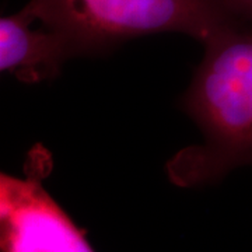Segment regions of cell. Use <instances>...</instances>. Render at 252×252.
Segmentation results:
<instances>
[{"mask_svg": "<svg viewBox=\"0 0 252 252\" xmlns=\"http://www.w3.org/2000/svg\"><path fill=\"white\" fill-rule=\"evenodd\" d=\"M181 107L202 142L174 154L168 180L181 188L212 185L252 165V28L241 23L212 36Z\"/></svg>", "mask_w": 252, "mask_h": 252, "instance_id": "cell-1", "label": "cell"}, {"mask_svg": "<svg viewBox=\"0 0 252 252\" xmlns=\"http://www.w3.org/2000/svg\"><path fill=\"white\" fill-rule=\"evenodd\" d=\"M237 17L252 23V0H224Z\"/></svg>", "mask_w": 252, "mask_h": 252, "instance_id": "cell-5", "label": "cell"}, {"mask_svg": "<svg viewBox=\"0 0 252 252\" xmlns=\"http://www.w3.org/2000/svg\"><path fill=\"white\" fill-rule=\"evenodd\" d=\"M77 56L107 54L129 39L180 32L202 44L241 23L224 0H30Z\"/></svg>", "mask_w": 252, "mask_h": 252, "instance_id": "cell-2", "label": "cell"}, {"mask_svg": "<svg viewBox=\"0 0 252 252\" xmlns=\"http://www.w3.org/2000/svg\"><path fill=\"white\" fill-rule=\"evenodd\" d=\"M76 56L69 39L38 17L30 1L0 18V70L21 83L52 80Z\"/></svg>", "mask_w": 252, "mask_h": 252, "instance_id": "cell-4", "label": "cell"}, {"mask_svg": "<svg viewBox=\"0 0 252 252\" xmlns=\"http://www.w3.org/2000/svg\"><path fill=\"white\" fill-rule=\"evenodd\" d=\"M49 161L45 149L36 147L24 177L0 174V252H95L44 187Z\"/></svg>", "mask_w": 252, "mask_h": 252, "instance_id": "cell-3", "label": "cell"}]
</instances>
